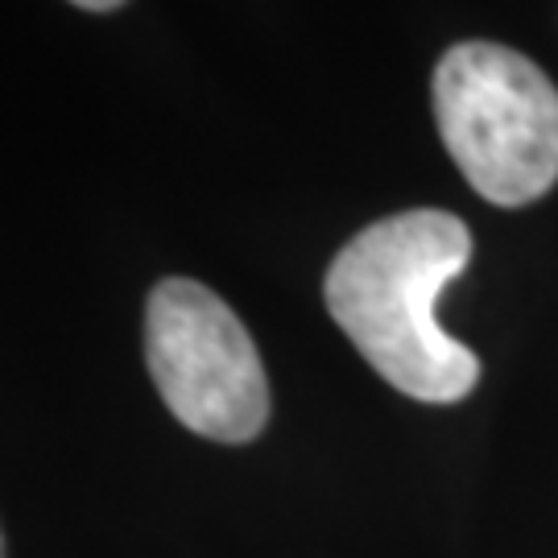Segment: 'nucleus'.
<instances>
[{
	"label": "nucleus",
	"instance_id": "f257e3e1",
	"mask_svg": "<svg viewBox=\"0 0 558 558\" xmlns=\"http://www.w3.org/2000/svg\"><path fill=\"white\" fill-rule=\"evenodd\" d=\"M468 260V223L439 207H418L356 232L323 278L339 331L405 398L447 405L476 389L480 356L435 319L442 290Z\"/></svg>",
	"mask_w": 558,
	"mask_h": 558
},
{
	"label": "nucleus",
	"instance_id": "f03ea898",
	"mask_svg": "<svg viewBox=\"0 0 558 558\" xmlns=\"http://www.w3.org/2000/svg\"><path fill=\"white\" fill-rule=\"evenodd\" d=\"M435 120L459 174L497 207H525L558 182V87L538 62L459 41L435 66Z\"/></svg>",
	"mask_w": 558,
	"mask_h": 558
},
{
	"label": "nucleus",
	"instance_id": "20e7f679",
	"mask_svg": "<svg viewBox=\"0 0 558 558\" xmlns=\"http://www.w3.org/2000/svg\"><path fill=\"white\" fill-rule=\"evenodd\" d=\"M71 4H80V9H92V13H112V9H120L124 0H71Z\"/></svg>",
	"mask_w": 558,
	"mask_h": 558
},
{
	"label": "nucleus",
	"instance_id": "7ed1b4c3",
	"mask_svg": "<svg viewBox=\"0 0 558 558\" xmlns=\"http://www.w3.org/2000/svg\"><path fill=\"white\" fill-rule=\"evenodd\" d=\"M145 364L170 414L211 442H253L269 422V377L236 311L191 278L145 302Z\"/></svg>",
	"mask_w": 558,
	"mask_h": 558
}]
</instances>
